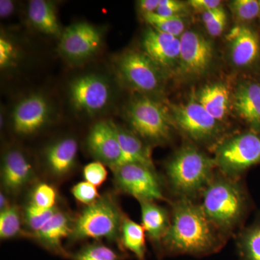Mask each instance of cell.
Returning <instances> with one entry per match:
<instances>
[{"mask_svg":"<svg viewBox=\"0 0 260 260\" xmlns=\"http://www.w3.org/2000/svg\"><path fill=\"white\" fill-rule=\"evenodd\" d=\"M220 246L215 228L200 205L186 198H179L174 203L170 225L161 243L165 253L205 256L218 251Z\"/></svg>","mask_w":260,"mask_h":260,"instance_id":"6da1fadb","label":"cell"},{"mask_svg":"<svg viewBox=\"0 0 260 260\" xmlns=\"http://www.w3.org/2000/svg\"><path fill=\"white\" fill-rule=\"evenodd\" d=\"M200 205L215 229L230 232L245 214L246 197L242 184L236 178L213 177L203 192Z\"/></svg>","mask_w":260,"mask_h":260,"instance_id":"7a4b0ae2","label":"cell"},{"mask_svg":"<svg viewBox=\"0 0 260 260\" xmlns=\"http://www.w3.org/2000/svg\"><path fill=\"white\" fill-rule=\"evenodd\" d=\"M213 158L194 145H186L177 150L166 164V172L173 191L179 198L191 200L213 179Z\"/></svg>","mask_w":260,"mask_h":260,"instance_id":"3957f363","label":"cell"},{"mask_svg":"<svg viewBox=\"0 0 260 260\" xmlns=\"http://www.w3.org/2000/svg\"><path fill=\"white\" fill-rule=\"evenodd\" d=\"M124 215L112 195L104 194L84 208L73 223L72 239H107L114 241L120 236Z\"/></svg>","mask_w":260,"mask_h":260,"instance_id":"277c9868","label":"cell"},{"mask_svg":"<svg viewBox=\"0 0 260 260\" xmlns=\"http://www.w3.org/2000/svg\"><path fill=\"white\" fill-rule=\"evenodd\" d=\"M125 114L132 129L141 139L158 144L171 139L173 124L168 109L148 95L132 99Z\"/></svg>","mask_w":260,"mask_h":260,"instance_id":"5b68a950","label":"cell"},{"mask_svg":"<svg viewBox=\"0 0 260 260\" xmlns=\"http://www.w3.org/2000/svg\"><path fill=\"white\" fill-rule=\"evenodd\" d=\"M71 107L81 115L95 116L107 111L114 99L110 80L98 73H84L75 77L68 85Z\"/></svg>","mask_w":260,"mask_h":260,"instance_id":"8992f818","label":"cell"},{"mask_svg":"<svg viewBox=\"0 0 260 260\" xmlns=\"http://www.w3.org/2000/svg\"><path fill=\"white\" fill-rule=\"evenodd\" d=\"M214 160L223 175L236 178L260 164V135L246 132L226 138L215 148Z\"/></svg>","mask_w":260,"mask_h":260,"instance_id":"52a82bcc","label":"cell"},{"mask_svg":"<svg viewBox=\"0 0 260 260\" xmlns=\"http://www.w3.org/2000/svg\"><path fill=\"white\" fill-rule=\"evenodd\" d=\"M114 66L119 79L143 95L157 93L164 86L165 72L143 51H124Z\"/></svg>","mask_w":260,"mask_h":260,"instance_id":"ba28073f","label":"cell"},{"mask_svg":"<svg viewBox=\"0 0 260 260\" xmlns=\"http://www.w3.org/2000/svg\"><path fill=\"white\" fill-rule=\"evenodd\" d=\"M104 39V32L99 27L88 22H78L64 28L58 43V53L71 64H81L96 55Z\"/></svg>","mask_w":260,"mask_h":260,"instance_id":"9c48e42d","label":"cell"},{"mask_svg":"<svg viewBox=\"0 0 260 260\" xmlns=\"http://www.w3.org/2000/svg\"><path fill=\"white\" fill-rule=\"evenodd\" d=\"M173 125L198 143L213 141L221 133L220 123L197 100L170 105L168 109Z\"/></svg>","mask_w":260,"mask_h":260,"instance_id":"30bf717a","label":"cell"},{"mask_svg":"<svg viewBox=\"0 0 260 260\" xmlns=\"http://www.w3.org/2000/svg\"><path fill=\"white\" fill-rule=\"evenodd\" d=\"M112 170L116 185L123 192L132 195L140 202L164 199L155 169L139 164H126Z\"/></svg>","mask_w":260,"mask_h":260,"instance_id":"8fae6325","label":"cell"},{"mask_svg":"<svg viewBox=\"0 0 260 260\" xmlns=\"http://www.w3.org/2000/svg\"><path fill=\"white\" fill-rule=\"evenodd\" d=\"M52 115V105L48 98L40 93H30L15 104L12 112V126L16 134L29 136L44 129Z\"/></svg>","mask_w":260,"mask_h":260,"instance_id":"7c38bea8","label":"cell"},{"mask_svg":"<svg viewBox=\"0 0 260 260\" xmlns=\"http://www.w3.org/2000/svg\"><path fill=\"white\" fill-rule=\"evenodd\" d=\"M180 43L178 71L191 78L205 74L213 61L214 49L211 42L199 32L186 30L180 37Z\"/></svg>","mask_w":260,"mask_h":260,"instance_id":"4fadbf2b","label":"cell"},{"mask_svg":"<svg viewBox=\"0 0 260 260\" xmlns=\"http://www.w3.org/2000/svg\"><path fill=\"white\" fill-rule=\"evenodd\" d=\"M180 46V37L150 26L146 28L142 38V51L165 73L179 70Z\"/></svg>","mask_w":260,"mask_h":260,"instance_id":"5bb4252c","label":"cell"},{"mask_svg":"<svg viewBox=\"0 0 260 260\" xmlns=\"http://www.w3.org/2000/svg\"><path fill=\"white\" fill-rule=\"evenodd\" d=\"M87 147L98 161L112 169L120 165L122 153L113 121H99L94 124L87 138Z\"/></svg>","mask_w":260,"mask_h":260,"instance_id":"9a60e30c","label":"cell"},{"mask_svg":"<svg viewBox=\"0 0 260 260\" xmlns=\"http://www.w3.org/2000/svg\"><path fill=\"white\" fill-rule=\"evenodd\" d=\"M229 55L232 64L237 68H247L258 59L260 52L259 38L245 25H237L227 34Z\"/></svg>","mask_w":260,"mask_h":260,"instance_id":"2e32d148","label":"cell"},{"mask_svg":"<svg viewBox=\"0 0 260 260\" xmlns=\"http://www.w3.org/2000/svg\"><path fill=\"white\" fill-rule=\"evenodd\" d=\"M233 107L238 115L250 126L251 131L260 133V85L255 82L239 83L232 94Z\"/></svg>","mask_w":260,"mask_h":260,"instance_id":"e0dca14e","label":"cell"},{"mask_svg":"<svg viewBox=\"0 0 260 260\" xmlns=\"http://www.w3.org/2000/svg\"><path fill=\"white\" fill-rule=\"evenodd\" d=\"M34 170L26 155L18 149L8 150L2 162V182L8 191L15 192L31 180Z\"/></svg>","mask_w":260,"mask_h":260,"instance_id":"ac0fdd59","label":"cell"},{"mask_svg":"<svg viewBox=\"0 0 260 260\" xmlns=\"http://www.w3.org/2000/svg\"><path fill=\"white\" fill-rule=\"evenodd\" d=\"M73 223L66 213L56 210L39 232L34 234L38 242L47 250L62 256H68V252L61 245L67 237L71 236Z\"/></svg>","mask_w":260,"mask_h":260,"instance_id":"d6986e66","label":"cell"},{"mask_svg":"<svg viewBox=\"0 0 260 260\" xmlns=\"http://www.w3.org/2000/svg\"><path fill=\"white\" fill-rule=\"evenodd\" d=\"M78 149V141L73 137H64L51 143L44 152L49 172L56 177L68 174L75 167Z\"/></svg>","mask_w":260,"mask_h":260,"instance_id":"ffe728a7","label":"cell"},{"mask_svg":"<svg viewBox=\"0 0 260 260\" xmlns=\"http://www.w3.org/2000/svg\"><path fill=\"white\" fill-rule=\"evenodd\" d=\"M27 14L30 24L38 31L59 39L64 29L58 18L55 4L48 0H30Z\"/></svg>","mask_w":260,"mask_h":260,"instance_id":"44dd1931","label":"cell"},{"mask_svg":"<svg viewBox=\"0 0 260 260\" xmlns=\"http://www.w3.org/2000/svg\"><path fill=\"white\" fill-rule=\"evenodd\" d=\"M122 153L120 165L139 164L155 169L150 148L143 143V139L133 130H129L114 123ZM119 165V166H120Z\"/></svg>","mask_w":260,"mask_h":260,"instance_id":"7402d4cb","label":"cell"},{"mask_svg":"<svg viewBox=\"0 0 260 260\" xmlns=\"http://www.w3.org/2000/svg\"><path fill=\"white\" fill-rule=\"evenodd\" d=\"M142 225L150 240L161 246L162 239L169 230L171 220L165 208L155 202L140 201Z\"/></svg>","mask_w":260,"mask_h":260,"instance_id":"603a6c76","label":"cell"},{"mask_svg":"<svg viewBox=\"0 0 260 260\" xmlns=\"http://www.w3.org/2000/svg\"><path fill=\"white\" fill-rule=\"evenodd\" d=\"M196 100L214 119L221 122L226 117L232 99L230 90L225 84L215 83L202 88L197 94Z\"/></svg>","mask_w":260,"mask_h":260,"instance_id":"cb8c5ba5","label":"cell"},{"mask_svg":"<svg viewBox=\"0 0 260 260\" xmlns=\"http://www.w3.org/2000/svg\"><path fill=\"white\" fill-rule=\"evenodd\" d=\"M144 228L133 220L124 217L120 232L121 245L134 254L138 260H145L146 256Z\"/></svg>","mask_w":260,"mask_h":260,"instance_id":"d4e9b609","label":"cell"},{"mask_svg":"<svg viewBox=\"0 0 260 260\" xmlns=\"http://www.w3.org/2000/svg\"><path fill=\"white\" fill-rule=\"evenodd\" d=\"M237 246L241 260H260V217L240 232Z\"/></svg>","mask_w":260,"mask_h":260,"instance_id":"484cf974","label":"cell"},{"mask_svg":"<svg viewBox=\"0 0 260 260\" xmlns=\"http://www.w3.org/2000/svg\"><path fill=\"white\" fill-rule=\"evenodd\" d=\"M148 26L159 31L180 37L186 31V22L184 18H173L162 16L156 13L142 15Z\"/></svg>","mask_w":260,"mask_h":260,"instance_id":"4316f807","label":"cell"},{"mask_svg":"<svg viewBox=\"0 0 260 260\" xmlns=\"http://www.w3.org/2000/svg\"><path fill=\"white\" fill-rule=\"evenodd\" d=\"M21 229V217L16 205H11L0 213V237L9 239L16 237Z\"/></svg>","mask_w":260,"mask_h":260,"instance_id":"83f0119b","label":"cell"},{"mask_svg":"<svg viewBox=\"0 0 260 260\" xmlns=\"http://www.w3.org/2000/svg\"><path fill=\"white\" fill-rule=\"evenodd\" d=\"M73 260H121L124 256L109 246L94 243L85 246L72 256Z\"/></svg>","mask_w":260,"mask_h":260,"instance_id":"f1b7e54d","label":"cell"},{"mask_svg":"<svg viewBox=\"0 0 260 260\" xmlns=\"http://www.w3.org/2000/svg\"><path fill=\"white\" fill-rule=\"evenodd\" d=\"M56 210V208L44 209L30 203L26 205L24 211V218L27 226L32 233V235L40 230L41 228L47 223Z\"/></svg>","mask_w":260,"mask_h":260,"instance_id":"f546056e","label":"cell"},{"mask_svg":"<svg viewBox=\"0 0 260 260\" xmlns=\"http://www.w3.org/2000/svg\"><path fill=\"white\" fill-rule=\"evenodd\" d=\"M56 189L52 186L41 183L32 189L30 203L44 209H53L56 208Z\"/></svg>","mask_w":260,"mask_h":260,"instance_id":"4dcf8cb0","label":"cell"},{"mask_svg":"<svg viewBox=\"0 0 260 260\" xmlns=\"http://www.w3.org/2000/svg\"><path fill=\"white\" fill-rule=\"evenodd\" d=\"M233 15L238 20L249 21L260 14L259 1L256 0H234L229 3Z\"/></svg>","mask_w":260,"mask_h":260,"instance_id":"1f68e13d","label":"cell"},{"mask_svg":"<svg viewBox=\"0 0 260 260\" xmlns=\"http://www.w3.org/2000/svg\"><path fill=\"white\" fill-rule=\"evenodd\" d=\"M18 58V50L14 43L5 36L0 37V68L8 69L14 66Z\"/></svg>","mask_w":260,"mask_h":260,"instance_id":"d6a6232c","label":"cell"},{"mask_svg":"<svg viewBox=\"0 0 260 260\" xmlns=\"http://www.w3.org/2000/svg\"><path fill=\"white\" fill-rule=\"evenodd\" d=\"M72 193L75 199L86 206L93 204L101 197L96 186L86 181L75 184L72 189Z\"/></svg>","mask_w":260,"mask_h":260,"instance_id":"836d02e7","label":"cell"},{"mask_svg":"<svg viewBox=\"0 0 260 260\" xmlns=\"http://www.w3.org/2000/svg\"><path fill=\"white\" fill-rule=\"evenodd\" d=\"M107 176L108 172L105 165L98 160L90 162L84 167V179L96 187L102 185L107 179Z\"/></svg>","mask_w":260,"mask_h":260,"instance_id":"e575fe53","label":"cell"},{"mask_svg":"<svg viewBox=\"0 0 260 260\" xmlns=\"http://www.w3.org/2000/svg\"><path fill=\"white\" fill-rule=\"evenodd\" d=\"M157 14L173 18H184L187 14V8L182 2L177 0H159Z\"/></svg>","mask_w":260,"mask_h":260,"instance_id":"d590c367","label":"cell"},{"mask_svg":"<svg viewBox=\"0 0 260 260\" xmlns=\"http://www.w3.org/2000/svg\"><path fill=\"white\" fill-rule=\"evenodd\" d=\"M227 24V14L225 10H224L221 14L219 15L213 21L205 25L207 31L211 37H217L221 35L222 32L225 30Z\"/></svg>","mask_w":260,"mask_h":260,"instance_id":"8d00e7d4","label":"cell"},{"mask_svg":"<svg viewBox=\"0 0 260 260\" xmlns=\"http://www.w3.org/2000/svg\"><path fill=\"white\" fill-rule=\"evenodd\" d=\"M221 3L222 2L219 0H190L188 2V4L193 9L203 13L221 6Z\"/></svg>","mask_w":260,"mask_h":260,"instance_id":"74e56055","label":"cell"},{"mask_svg":"<svg viewBox=\"0 0 260 260\" xmlns=\"http://www.w3.org/2000/svg\"><path fill=\"white\" fill-rule=\"evenodd\" d=\"M137 5L142 15L156 13L159 7V0H140Z\"/></svg>","mask_w":260,"mask_h":260,"instance_id":"f35d334b","label":"cell"},{"mask_svg":"<svg viewBox=\"0 0 260 260\" xmlns=\"http://www.w3.org/2000/svg\"><path fill=\"white\" fill-rule=\"evenodd\" d=\"M15 10V3L12 0H1L0 1V17L8 18L13 14Z\"/></svg>","mask_w":260,"mask_h":260,"instance_id":"ab89813d","label":"cell"},{"mask_svg":"<svg viewBox=\"0 0 260 260\" xmlns=\"http://www.w3.org/2000/svg\"><path fill=\"white\" fill-rule=\"evenodd\" d=\"M224 10L225 9H224L223 7L221 5V6L215 8V9L208 10V11L203 13V15H202V20H203L204 25H207V24L213 21L214 19L216 18L219 15L221 14Z\"/></svg>","mask_w":260,"mask_h":260,"instance_id":"60d3db41","label":"cell"},{"mask_svg":"<svg viewBox=\"0 0 260 260\" xmlns=\"http://www.w3.org/2000/svg\"><path fill=\"white\" fill-rule=\"evenodd\" d=\"M10 205H8V200H7L6 197L3 193H1L0 194V208H1V211L6 209Z\"/></svg>","mask_w":260,"mask_h":260,"instance_id":"b9f144b4","label":"cell"},{"mask_svg":"<svg viewBox=\"0 0 260 260\" xmlns=\"http://www.w3.org/2000/svg\"><path fill=\"white\" fill-rule=\"evenodd\" d=\"M259 6H260V1H259Z\"/></svg>","mask_w":260,"mask_h":260,"instance_id":"7bdbcfd3","label":"cell"}]
</instances>
